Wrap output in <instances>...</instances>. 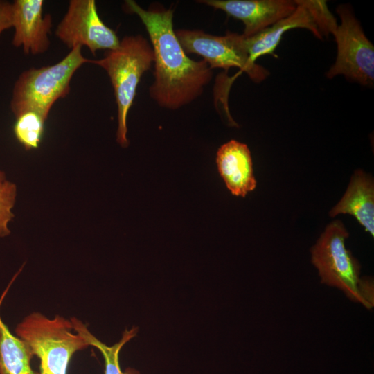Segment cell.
<instances>
[{
	"label": "cell",
	"instance_id": "9a60e30c",
	"mask_svg": "<svg viewBox=\"0 0 374 374\" xmlns=\"http://www.w3.org/2000/svg\"><path fill=\"white\" fill-rule=\"evenodd\" d=\"M71 321L74 330L86 339L89 346L96 348L102 354L105 362L104 374H141L138 370L130 367L122 371L119 363L120 351L126 343L136 335L137 327L133 326L130 330L125 329L121 339L109 346L92 335L80 320L71 317Z\"/></svg>",
	"mask_w": 374,
	"mask_h": 374
},
{
	"label": "cell",
	"instance_id": "7c38bea8",
	"mask_svg": "<svg viewBox=\"0 0 374 374\" xmlns=\"http://www.w3.org/2000/svg\"><path fill=\"white\" fill-rule=\"evenodd\" d=\"M217 169L227 188L244 197L256 187L253 162L248 146L235 140L223 144L216 156Z\"/></svg>",
	"mask_w": 374,
	"mask_h": 374
},
{
	"label": "cell",
	"instance_id": "ffe728a7",
	"mask_svg": "<svg viewBox=\"0 0 374 374\" xmlns=\"http://www.w3.org/2000/svg\"><path fill=\"white\" fill-rule=\"evenodd\" d=\"M5 174L0 171V180H5Z\"/></svg>",
	"mask_w": 374,
	"mask_h": 374
},
{
	"label": "cell",
	"instance_id": "8992f818",
	"mask_svg": "<svg viewBox=\"0 0 374 374\" xmlns=\"http://www.w3.org/2000/svg\"><path fill=\"white\" fill-rule=\"evenodd\" d=\"M175 34L186 54L202 56L211 69L237 67L258 83L269 74L266 69L251 60L242 35L227 32L224 36H217L200 30L184 29L175 30Z\"/></svg>",
	"mask_w": 374,
	"mask_h": 374
},
{
	"label": "cell",
	"instance_id": "ba28073f",
	"mask_svg": "<svg viewBox=\"0 0 374 374\" xmlns=\"http://www.w3.org/2000/svg\"><path fill=\"white\" fill-rule=\"evenodd\" d=\"M296 8L290 15L251 37H244L253 62L265 55H274L283 35L289 30L305 28L320 39L334 33L338 25L325 1L296 0Z\"/></svg>",
	"mask_w": 374,
	"mask_h": 374
},
{
	"label": "cell",
	"instance_id": "277c9868",
	"mask_svg": "<svg viewBox=\"0 0 374 374\" xmlns=\"http://www.w3.org/2000/svg\"><path fill=\"white\" fill-rule=\"evenodd\" d=\"M15 333L39 358V374H67L73 354L89 346L71 319L60 315L49 319L32 312L17 326Z\"/></svg>",
	"mask_w": 374,
	"mask_h": 374
},
{
	"label": "cell",
	"instance_id": "5b68a950",
	"mask_svg": "<svg viewBox=\"0 0 374 374\" xmlns=\"http://www.w3.org/2000/svg\"><path fill=\"white\" fill-rule=\"evenodd\" d=\"M349 233L343 223H330L310 249L311 262L321 283L341 291L353 302L364 307L359 292L361 265L346 247Z\"/></svg>",
	"mask_w": 374,
	"mask_h": 374
},
{
	"label": "cell",
	"instance_id": "7a4b0ae2",
	"mask_svg": "<svg viewBox=\"0 0 374 374\" xmlns=\"http://www.w3.org/2000/svg\"><path fill=\"white\" fill-rule=\"evenodd\" d=\"M76 46L60 62L41 68L24 71L15 82L10 109L15 118L27 112L39 114L45 121L50 110L60 98L70 91V83L75 72L90 60Z\"/></svg>",
	"mask_w": 374,
	"mask_h": 374
},
{
	"label": "cell",
	"instance_id": "e0dca14e",
	"mask_svg": "<svg viewBox=\"0 0 374 374\" xmlns=\"http://www.w3.org/2000/svg\"><path fill=\"white\" fill-rule=\"evenodd\" d=\"M17 195L15 184L0 180V238L10 233L8 224L14 217L12 209L14 207Z\"/></svg>",
	"mask_w": 374,
	"mask_h": 374
},
{
	"label": "cell",
	"instance_id": "6da1fadb",
	"mask_svg": "<svg viewBox=\"0 0 374 374\" xmlns=\"http://www.w3.org/2000/svg\"><path fill=\"white\" fill-rule=\"evenodd\" d=\"M126 9L139 17L149 35L154 53V82L150 97L161 107L177 109L199 97L213 77L203 60L190 59L173 29V12L159 3L148 9L133 0L125 1Z\"/></svg>",
	"mask_w": 374,
	"mask_h": 374
},
{
	"label": "cell",
	"instance_id": "4fadbf2b",
	"mask_svg": "<svg viewBox=\"0 0 374 374\" xmlns=\"http://www.w3.org/2000/svg\"><path fill=\"white\" fill-rule=\"evenodd\" d=\"M330 216H354L365 231L374 236V181L371 175L357 170L341 200L331 209Z\"/></svg>",
	"mask_w": 374,
	"mask_h": 374
},
{
	"label": "cell",
	"instance_id": "30bf717a",
	"mask_svg": "<svg viewBox=\"0 0 374 374\" xmlns=\"http://www.w3.org/2000/svg\"><path fill=\"white\" fill-rule=\"evenodd\" d=\"M242 21V35L251 37L290 15L296 0H204L199 1Z\"/></svg>",
	"mask_w": 374,
	"mask_h": 374
},
{
	"label": "cell",
	"instance_id": "52a82bcc",
	"mask_svg": "<svg viewBox=\"0 0 374 374\" xmlns=\"http://www.w3.org/2000/svg\"><path fill=\"white\" fill-rule=\"evenodd\" d=\"M337 12L341 19L340 25L333 33L337 55L326 76L332 78L342 75L362 86L372 87L374 82V46L348 7L341 5Z\"/></svg>",
	"mask_w": 374,
	"mask_h": 374
},
{
	"label": "cell",
	"instance_id": "ac0fdd59",
	"mask_svg": "<svg viewBox=\"0 0 374 374\" xmlns=\"http://www.w3.org/2000/svg\"><path fill=\"white\" fill-rule=\"evenodd\" d=\"M359 292L364 307L367 310H372L374 306V281L371 276H361Z\"/></svg>",
	"mask_w": 374,
	"mask_h": 374
},
{
	"label": "cell",
	"instance_id": "d6986e66",
	"mask_svg": "<svg viewBox=\"0 0 374 374\" xmlns=\"http://www.w3.org/2000/svg\"><path fill=\"white\" fill-rule=\"evenodd\" d=\"M12 3L0 0V35L12 27Z\"/></svg>",
	"mask_w": 374,
	"mask_h": 374
},
{
	"label": "cell",
	"instance_id": "9c48e42d",
	"mask_svg": "<svg viewBox=\"0 0 374 374\" xmlns=\"http://www.w3.org/2000/svg\"><path fill=\"white\" fill-rule=\"evenodd\" d=\"M55 35L70 49L84 46L93 55L98 50H116L121 42L99 17L94 0H71Z\"/></svg>",
	"mask_w": 374,
	"mask_h": 374
},
{
	"label": "cell",
	"instance_id": "2e32d148",
	"mask_svg": "<svg viewBox=\"0 0 374 374\" xmlns=\"http://www.w3.org/2000/svg\"><path fill=\"white\" fill-rule=\"evenodd\" d=\"M15 118L13 131L17 141L27 150L37 148L43 137L46 121L34 112L23 113Z\"/></svg>",
	"mask_w": 374,
	"mask_h": 374
},
{
	"label": "cell",
	"instance_id": "8fae6325",
	"mask_svg": "<svg viewBox=\"0 0 374 374\" xmlns=\"http://www.w3.org/2000/svg\"><path fill=\"white\" fill-rule=\"evenodd\" d=\"M43 0H15L12 3V44L25 54L38 55L49 48L52 17L43 15Z\"/></svg>",
	"mask_w": 374,
	"mask_h": 374
},
{
	"label": "cell",
	"instance_id": "3957f363",
	"mask_svg": "<svg viewBox=\"0 0 374 374\" xmlns=\"http://www.w3.org/2000/svg\"><path fill=\"white\" fill-rule=\"evenodd\" d=\"M154 62L152 45L140 35L125 36L119 47L109 51L104 57L90 60L89 63L102 67L112 82L118 109L116 141L127 148V117L143 74Z\"/></svg>",
	"mask_w": 374,
	"mask_h": 374
},
{
	"label": "cell",
	"instance_id": "5bb4252c",
	"mask_svg": "<svg viewBox=\"0 0 374 374\" xmlns=\"http://www.w3.org/2000/svg\"><path fill=\"white\" fill-rule=\"evenodd\" d=\"M12 280L0 298V307ZM33 356L28 345L11 333L0 316V374H39L31 366Z\"/></svg>",
	"mask_w": 374,
	"mask_h": 374
}]
</instances>
